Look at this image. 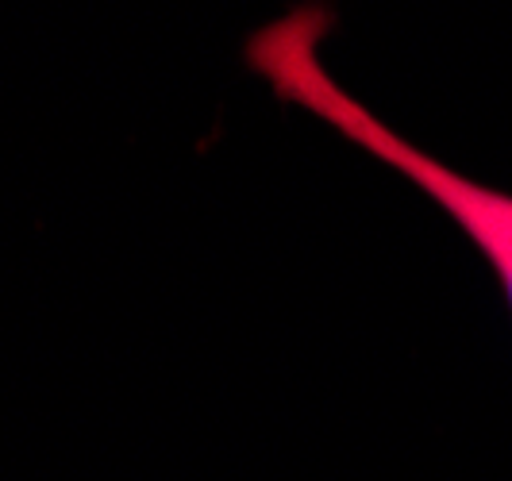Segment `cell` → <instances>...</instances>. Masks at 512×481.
<instances>
[{
    "label": "cell",
    "instance_id": "obj_1",
    "mask_svg": "<svg viewBox=\"0 0 512 481\" xmlns=\"http://www.w3.org/2000/svg\"><path fill=\"white\" fill-rule=\"evenodd\" d=\"M328 31H332V12L324 4H297L293 12L258 27L247 39V51H243L247 66L274 89V97L312 112L316 120L335 127L343 139H351L378 162L393 166L420 193H428L466 231V239L486 254L512 304V197L443 166L439 158L401 139L366 104L355 101L320 62V39Z\"/></svg>",
    "mask_w": 512,
    "mask_h": 481
}]
</instances>
